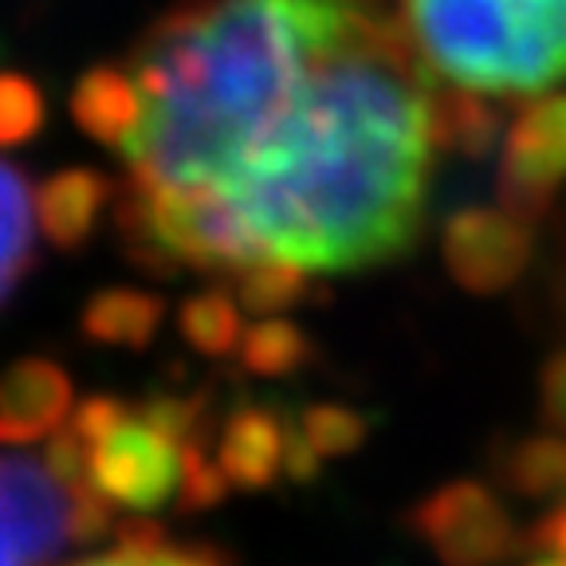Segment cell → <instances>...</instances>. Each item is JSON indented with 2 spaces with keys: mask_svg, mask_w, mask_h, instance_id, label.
I'll use <instances>...</instances> for the list:
<instances>
[{
  "mask_svg": "<svg viewBox=\"0 0 566 566\" xmlns=\"http://www.w3.org/2000/svg\"><path fill=\"white\" fill-rule=\"evenodd\" d=\"M495 476L520 500H566V437L535 433L507 441L495 464Z\"/></svg>",
  "mask_w": 566,
  "mask_h": 566,
  "instance_id": "8fae6325",
  "label": "cell"
},
{
  "mask_svg": "<svg viewBox=\"0 0 566 566\" xmlns=\"http://www.w3.org/2000/svg\"><path fill=\"white\" fill-rule=\"evenodd\" d=\"M35 193L17 166L0 158V303L20 287L32 268Z\"/></svg>",
  "mask_w": 566,
  "mask_h": 566,
  "instance_id": "4fadbf2b",
  "label": "cell"
},
{
  "mask_svg": "<svg viewBox=\"0 0 566 566\" xmlns=\"http://www.w3.org/2000/svg\"><path fill=\"white\" fill-rule=\"evenodd\" d=\"M71 429L87 452V480L111 507L154 512L181 495L186 452L197 441H177L146 409L115 398H91L71 413Z\"/></svg>",
  "mask_w": 566,
  "mask_h": 566,
  "instance_id": "3957f363",
  "label": "cell"
},
{
  "mask_svg": "<svg viewBox=\"0 0 566 566\" xmlns=\"http://www.w3.org/2000/svg\"><path fill=\"white\" fill-rule=\"evenodd\" d=\"M295 429H300L303 441L318 452V460L346 457V452L358 449V444L366 441V433H370L366 417L350 406H311V409H303Z\"/></svg>",
  "mask_w": 566,
  "mask_h": 566,
  "instance_id": "d6986e66",
  "label": "cell"
},
{
  "mask_svg": "<svg viewBox=\"0 0 566 566\" xmlns=\"http://www.w3.org/2000/svg\"><path fill=\"white\" fill-rule=\"evenodd\" d=\"M118 67V229L146 268L338 275L417 244L441 87L381 4L177 0Z\"/></svg>",
  "mask_w": 566,
  "mask_h": 566,
  "instance_id": "6da1fadb",
  "label": "cell"
},
{
  "mask_svg": "<svg viewBox=\"0 0 566 566\" xmlns=\"http://www.w3.org/2000/svg\"><path fill=\"white\" fill-rule=\"evenodd\" d=\"M237 354L244 370L260 374V378H283L311 358V338L292 318L268 315L244 331V343H240Z\"/></svg>",
  "mask_w": 566,
  "mask_h": 566,
  "instance_id": "e0dca14e",
  "label": "cell"
},
{
  "mask_svg": "<svg viewBox=\"0 0 566 566\" xmlns=\"http://www.w3.org/2000/svg\"><path fill=\"white\" fill-rule=\"evenodd\" d=\"M413 535L441 566H504L523 547V531L500 495L480 480H452L409 512Z\"/></svg>",
  "mask_w": 566,
  "mask_h": 566,
  "instance_id": "5b68a950",
  "label": "cell"
},
{
  "mask_svg": "<svg viewBox=\"0 0 566 566\" xmlns=\"http://www.w3.org/2000/svg\"><path fill=\"white\" fill-rule=\"evenodd\" d=\"M307 292H311V275L303 268L275 264V260H264V264H252L232 275V295L240 300V307L260 318L287 315V307H295Z\"/></svg>",
  "mask_w": 566,
  "mask_h": 566,
  "instance_id": "ac0fdd59",
  "label": "cell"
},
{
  "mask_svg": "<svg viewBox=\"0 0 566 566\" xmlns=\"http://www.w3.org/2000/svg\"><path fill=\"white\" fill-rule=\"evenodd\" d=\"M531 566H566V558L551 555V558H539V563H531Z\"/></svg>",
  "mask_w": 566,
  "mask_h": 566,
  "instance_id": "603a6c76",
  "label": "cell"
},
{
  "mask_svg": "<svg viewBox=\"0 0 566 566\" xmlns=\"http://www.w3.org/2000/svg\"><path fill=\"white\" fill-rule=\"evenodd\" d=\"M71 417V381L55 363L28 358L0 374V441H40Z\"/></svg>",
  "mask_w": 566,
  "mask_h": 566,
  "instance_id": "ba28073f",
  "label": "cell"
},
{
  "mask_svg": "<svg viewBox=\"0 0 566 566\" xmlns=\"http://www.w3.org/2000/svg\"><path fill=\"white\" fill-rule=\"evenodd\" d=\"M161 311L166 307H161L158 295L138 292V287H111L83 307V335L103 346L142 350V346H150L154 331L161 323Z\"/></svg>",
  "mask_w": 566,
  "mask_h": 566,
  "instance_id": "7c38bea8",
  "label": "cell"
},
{
  "mask_svg": "<svg viewBox=\"0 0 566 566\" xmlns=\"http://www.w3.org/2000/svg\"><path fill=\"white\" fill-rule=\"evenodd\" d=\"M531 252H535V224L504 205L457 209L441 232L444 268L472 295L507 292L527 272Z\"/></svg>",
  "mask_w": 566,
  "mask_h": 566,
  "instance_id": "52a82bcc",
  "label": "cell"
},
{
  "mask_svg": "<svg viewBox=\"0 0 566 566\" xmlns=\"http://www.w3.org/2000/svg\"><path fill=\"white\" fill-rule=\"evenodd\" d=\"M75 566H224L221 555L205 547H186L161 535L150 523H130L118 531V543L95 558H83Z\"/></svg>",
  "mask_w": 566,
  "mask_h": 566,
  "instance_id": "2e32d148",
  "label": "cell"
},
{
  "mask_svg": "<svg viewBox=\"0 0 566 566\" xmlns=\"http://www.w3.org/2000/svg\"><path fill=\"white\" fill-rule=\"evenodd\" d=\"M111 197V181L95 169H63L35 189V224L55 248L71 252L95 232L98 209Z\"/></svg>",
  "mask_w": 566,
  "mask_h": 566,
  "instance_id": "30bf717a",
  "label": "cell"
},
{
  "mask_svg": "<svg viewBox=\"0 0 566 566\" xmlns=\"http://www.w3.org/2000/svg\"><path fill=\"white\" fill-rule=\"evenodd\" d=\"M437 87L488 103H531L566 83V0H401Z\"/></svg>",
  "mask_w": 566,
  "mask_h": 566,
  "instance_id": "7a4b0ae2",
  "label": "cell"
},
{
  "mask_svg": "<svg viewBox=\"0 0 566 566\" xmlns=\"http://www.w3.org/2000/svg\"><path fill=\"white\" fill-rule=\"evenodd\" d=\"M44 118L40 91L20 75H0V146H17L32 138Z\"/></svg>",
  "mask_w": 566,
  "mask_h": 566,
  "instance_id": "ffe728a7",
  "label": "cell"
},
{
  "mask_svg": "<svg viewBox=\"0 0 566 566\" xmlns=\"http://www.w3.org/2000/svg\"><path fill=\"white\" fill-rule=\"evenodd\" d=\"M240 315H244V307H240L237 295L221 292V287H209V292L181 303L177 327H181V335L189 338L193 350L209 354V358H224V354L240 350V343H244Z\"/></svg>",
  "mask_w": 566,
  "mask_h": 566,
  "instance_id": "9a60e30c",
  "label": "cell"
},
{
  "mask_svg": "<svg viewBox=\"0 0 566 566\" xmlns=\"http://www.w3.org/2000/svg\"><path fill=\"white\" fill-rule=\"evenodd\" d=\"M539 417L551 433L566 437V346H558L555 354H547V363L539 366Z\"/></svg>",
  "mask_w": 566,
  "mask_h": 566,
  "instance_id": "44dd1931",
  "label": "cell"
},
{
  "mask_svg": "<svg viewBox=\"0 0 566 566\" xmlns=\"http://www.w3.org/2000/svg\"><path fill=\"white\" fill-rule=\"evenodd\" d=\"M130 83H126L123 67L118 63H106V67H91L80 80L75 95H71V115L83 126V134H91L95 142L115 146L130 130Z\"/></svg>",
  "mask_w": 566,
  "mask_h": 566,
  "instance_id": "5bb4252c",
  "label": "cell"
},
{
  "mask_svg": "<svg viewBox=\"0 0 566 566\" xmlns=\"http://www.w3.org/2000/svg\"><path fill=\"white\" fill-rule=\"evenodd\" d=\"M106 523L111 504L55 476L44 452H0V566H52L71 543L98 539Z\"/></svg>",
  "mask_w": 566,
  "mask_h": 566,
  "instance_id": "277c9868",
  "label": "cell"
},
{
  "mask_svg": "<svg viewBox=\"0 0 566 566\" xmlns=\"http://www.w3.org/2000/svg\"><path fill=\"white\" fill-rule=\"evenodd\" d=\"M287 444H292V421L260 406H244L221 424L217 437V464H221L229 488H268L287 476Z\"/></svg>",
  "mask_w": 566,
  "mask_h": 566,
  "instance_id": "9c48e42d",
  "label": "cell"
},
{
  "mask_svg": "<svg viewBox=\"0 0 566 566\" xmlns=\"http://www.w3.org/2000/svg\"><path fill=\"white\" fill-rule=\"evenodd\" d=\"M500 205L539 224L566 186V91L531 98L504 130L500 146Z\"/></svg>",
  "mask_w": 566,
  "mask_h": 566,
  "instance_id": "8992f818",
  "label": "cell"
},
{
  "mask_svg": "<svg viewBox=\"0 0 566 566\" xmlns=\"http://www.w3.org/2000/svg\"><path fill=\"white\" fill-rule=\"evenodd\" d=\"M531 539H535V547L551 551V555L566 558V500H558V507L547 515V520L539 523V527L531 531Z\"/></svg>",
  "mask_w": 566,
  "mask_h": 566,
  "instance_id": "7402d4cb",
  "label": "cell"
}]
</instances>
